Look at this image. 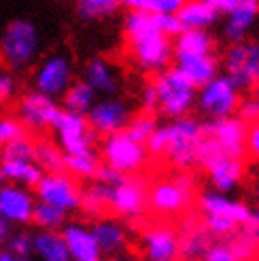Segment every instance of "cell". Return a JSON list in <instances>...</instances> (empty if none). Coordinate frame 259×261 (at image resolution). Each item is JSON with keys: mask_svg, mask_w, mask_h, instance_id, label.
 <instances>
[{"mask_svg": "<svg viewBox=\"0 0 259 261\" xmlns=\"http://www.w3.org/2000/svg\"><path fill=\"white\" fill-rule=\"evenodd\" d=\"M257 261H259V257H257Z\"/></svg>", "mask_w": 259, "mask_h": 261, "instance_id": "obj_57", "label": "cell"}, {"mask_svg": "<svg viewBox=\"0 0 259 261\" xmlns=\"http://www.w3.org/2000/svg\"><path fill=\"white\" fill-rule=\"evenodd\" d=\"M255 200H257V206H259V182H257V187H255Z\"/></svg>", "mask_w": 259, "mask_h": 261, "instance_id": "obj_54", "label": "cell"}, {"mask_svg": "<svg viewBox=\"0 0 259 261\" xmlns=\"http://www.w3.org/2000/svg\"><path fill=\"white\" fill-rule=\"evenodd\" d=\"M198 208L202 217H225L231 219L238 227H244L251 223V213L253 208L242 202L234 200L225 193H219L215 189H204L198 193Z\"/></svg>", "mask_w": 259, "mask_h": 261, "instance_id": "obj_16", "label": "cell"}, {"mask_svg": "<svg viewBox=\"0 0 259 261\" xmlns=\"http://www.w3.org/2000/svg\"><path fill=\"white\" fill-rule=\"evenodd\" d=\"M105 261H130L125 255H117V257H109V259H105Z\"/></svg>", "mask_w": 259, "mask_h": 261, "instance_id": "obj_53", "label": "cell"}, {"mask_svg": "<svg viewBox=\"0 0 259 261\" xmlns=\"http://www.w3.org/2000/svg\"><path fill=\"white\" fill-rule=\"evenodd\" d=\"M206 172H209V180H211V189L219 191V193H231L242 185L244 178V164L242 160H234V158H215L209 164H204Z\"/></svg>", "mask_w": 259, "mask_h": 261, "instance_id": "obj_22", "label": "cell"}, {"mask_svg": "<svg viewBox=\"0 0 259 261\" xmlns=\"http://www.w3.org/2000/svg\"><path fill=\"white\" fill-rule=\"evenodd\" d=\"M247 153L259 164V121L247 127Z\"/></svg>", "mask_w": 259, "mask_h": 261, "instance_id": "obj_48", "label": "cell"}, {"mask_svg": "<svg viewBox=\"0 0 259 261\" xmlns=\"http://www.w3.org/2000/svg\"><path fill=\"white\" fill-rule=\"evenodd\" d=\"M202 225L209 231L211 238H221V240L231 238L240 229L234 221L225 219V217H202Z\"/></svg>", "mask_w": 259, "mask_h": 261, "instance_id": "obj_40", "label": "cell"}, {"mask_svg": "<svg viewBox=\"0 0 259 261\" xmlns=\"http://www.w3.org/2000/svg\"><path fill=\"white\" fill-rule=\"evenodd\" d=\"M5 249H9L15 257H32V233L25 229L13 231Z\"/></svg>", "mask_w": 259, "mask_h": 261, "instance_id": "obj_42", "label": "cell"}, {"mask_svg": "<svg viewBox=\"0 0 259 261\" xmlns=\"http://www.w3.org/2000/svg\"><path fill=\"white\" fill-rule=\"evenodd\" d=\"M96 100H98L96 94L83 81H74L68 87L66 94L62 96V111L64 113H72V115L87 117V113L92 111Z\"/></svg>", "mask_w": 259, "mask_h": 261, "instance_id": "obj_30", "label": "cell"}, {"mask_svg": "<svg viewBox=\"0 0 259 261\" xmlns=\"http://www.w3.org/2000/svg\"><path fill=\"white\" fill-rule=\"evenodd\" d=\"M94 178H96V182H100V185H105V187H115V185H119L125 176L119 174L117 170H113V168H109L107 164H100Z\"/></svg>", "mask_w": 259, "mask_h": 261, "instance_id": "obj_46", "label": "cell"}, {"mask_svg": "<svg viewBox=\"0 0 259 261\" xmlns=\"http://www.w3.org/2000/svg\"><path fill=\"white\" fill-rule=\"evenodd\" d=\"M60 233L66 242L70 261H105L92 233V227L83 221H68Z\"/></svg>", "mask_w": 259, "mask_h": 261, "instance_id": "obj_20", "label": "cell"}, {"mask_svg": "<svg viewBox=\"0 0 259 261\" xmlns=\"http://www.w3.org/2000/svg\"><path fill=\"white\" fill-rule=\"evenodd\" d=\"M100 158L113 170H117L123 176H134L149 162V151L145 145L132 140L125 132L107 136L102 140Z\"/></svg>", "mask_w": 259, "mask_h": 261, "instance_id": "obj_9", "label": "cell"}, {"mask_svg": "<svg viewBox=\"0 0 259 261\" xmlns=\"http://www.w3.org/2000/svg\"><path fill=\"white\" fill-rule=\"evenodd\" d=\"M160 127L158 119H155V115H149V113H140V115H134L132 119H130L127 127H125V134L140 142V145H147L149 138L155 134V129Z\"/></svg>", "mask_w": 259, "mask_h": 261, "instance_id": "obj_37", "label": "cell"}, {"mask_svg": "<svg viewBox=\"0 0 259 261\" xmlns=\"http://www.w3.org/2000/svg\"><path fill=\"white\" fill-rule=\"evenodd\" d=\"M0 261H17V257L13 255L9 249H0Z\"/></svg>", "mask_w": 259, "mask_h": 261, "instance_id": "obj_51", "label": "cell"}, {"mask_svg": "<svg viewBox=\"0 0 259 261\" xmlns=\"http://www.w3.org/2000/svg\"><path fill=\"white\" fill-rule=\"evenodd\" d=\"M11 233H13V227L7 223V221L0 219V249H5L7 246V240H9Z\"/></svg>", "mask_w": 259, "mask_h": 261, "instance_id": "obj_50", "label": "cell"}, {"mask_svg": "<svg viewBox=\"0 0 259 261\" xmlns=\"http://www.w3.org/2000/svg\"><path fill=\"white\" fill-rule=\"evenodd\" d=\"M32 257L36 261H70L66 242L60 231H34L32 233Z\"/></svg>", "mask_w": 259, "mask_h": 261, "instance_id": "obj_27", "label": "cell"}, {"mask_svg": "<svg viewBox=\"0 0 259 261\" xmlns=\"http://www.w3.org/2000/svg\"><path fill=\"white\" fill-rule=\"evenodd\" d=\"M119 3L117 0H81L76 3V15L85 21L92 19H105L111 17L119 11Z\"/></svg>", "mask_w": 259, "mask_h": 261, "instance_id": "obj_36", "label": "cell"}, {"mask_svg": "<svg viewBox=\"0 0 259 261\" xmlns=\"http://www.w3.org/2000/svg\"><path fill=\"white\" fill-rule=\"evenodd\" d=\"M123 5L149 15H176L178 9L183 7V0H125Z\"/></svg>", "mask_w": 259, "mask_h": 261, "instance_id": "obj_38", "label": "cell"}, {"mask_svg": "<svg viewBox=\"0 0 259 261\" xmlns=\"http://www.w3.org/2000/svg\"><path fill=\"white\" fill-rule=\"evenodd\" d=\"M259 17V3L257 0H238V5L227 13L225 25H223V36L231 45H236L247 38L251 28L255 25Z\"/></svg>", "mask_w": 259, "mask_h": 261, "instance_id": "obj_24", "label": "cell"}, {"mask_svg": "<svg viewBox=\"0 0 259 261\" xmlns=\"http://www.w3.org/2000/svg\"><path fill=\"white\" fill-rule=\"evenodd\" d=\"M223 74L238 87V91H253L259 87V41H244L229 45L223 56Z\"/></svg>", "mask_w": 259, "mask_h": 261, "instance_id": "obj_7", "label": "cell"}, {"mask_svg": "<svg viewBox=\"0 0 259 261\" xmlns=\"http://www.w3.org/2000/svg\"><path fill=\"white\" fill-rule=\"evenodd\" d=\"M202 261H238L231 249L229 240H221V242H213L209 246V251L204 253Z\"/></svg>", "mask_w": 259, "mask_h": 261, "instance_id": "obj_45", "label": "cell"}, {"mask_svg": "<svg viewBox=\"0 0 259 261\" xmlns=\"http://www.w3.org/2000/svg\"><path fill=\"white\" fill-rule=\"evenodd\" d=\"M100 168V160L96 151H87L79 155H64V170L72 178H94Z\"/></svg>", "mask_w": 259, "mask_h": 261, "instance_id": "obj_33", "label": "cell"}, {"mask_svg": "<svg viewBox=\"0 0 259 261\" xmlns=\"http://www.w3.org/2000/svg\"><path fill=\"white\" fill-rule=\"evenodd\" d=\"M54 134L58 140V147L64 155H79V153L94 151L96 134L89 127L87 117L62 111L60 119L54 125Z\"/></svg>", "mask_w": 259, "mask_h": 261, "instance_id": "obj_14", "label": "cell"}, {"mask_svg": "<svg viewBox=\"0 0 259 261\" xmlns=\"http://www.w3.org/2000/svg\"><path fill=\"white\" fill-rule=\"evenodd\" d=\"M17 94V79L7 68H0V113Z\"/></svg>", "mask_w": 259, "mask_h": 261, "instance_id": "obj_43", "label": "cell"}, {"mask_svg": "<svg viewBox=\"0 0 259 261\" xmlns=\"http://www.w3.org/2000/svg\"><path fill=\"white\" fill-rule=\"evenodd\" d=\"M81 189L83 187L79 185V180L72 178L64 170V172L43 174V178L34 187V195H36V202L49 204L58 208V211L70 215L81 211Z\"/></svg>", "mask_w": 259, "mask_h": 261, "instance_id": "obj_11", "label": "cell"}, {"mask_svg": "<svg viewBox=\"0 0 259 261\" xmlns=\"http://www.w3.org/2000/svg\"><path fill=\"white\" fill-rule=\"evenodd\" d=\"M236 113H240V119L247 123V125L259 121V87L253 91L249 98L240 100V107H238Z\"/></svg>", "mask_w": 259, "mask_h": 261, "instance_id": "obj_44", "label": "cell"}, {"mask_svg": "<svg viewBox=\"0 0 259 261\" xmlns=\"http://www.w3.org/2000/svg\"><path fill=\"white\" fill-rule=\"evenodd\" d=\"M176 19L183 30H206L209 32L219 21V13L213 9L211 0H193V3H183L178 9Z\"/></svg>", "mask_w": 259, "mask_h": 261, "instance_id": "obj_25", "label": "cell"}, {"mask_svg": "<svg viewBox=\"0 0 259 261\" xmlns=\"http://www.w3.org/2000/svg\"><path fill=\"white\" fill-rule=\"evenodd\" d=\"M145 147L149 153L166 158V162L178 170H189L191 166L198 164L202 147V123L193 117L172 119L155 129Z\"/></svg>", "mask_w": 259, "mask_h": 261, "instance_id": "obj_2", "label": "cell"}, {"mask_svg": "<svg viewBox=\"0 0 259 261\" xmlns=\"http://www.w3.org/2000/svg\"><path fill=\"white\" fill-rule=\"evenodd\" d=\"M111 204V187H105L100 182H94L85 189H81V211L92 215V217H102Z\"/></svg>", "mask_w": 259, "mask_h": 261, "instance_id": "obj_32", "label": "cell"}, {"mask_svg": "<svg viewBox=\"0 0 259 261\" xmlns=\"http://www.w3.org/2000/svg\"><path fill=\"white\" fill-rule=\"evenodd\" d=\"M34 164L41 168L45 174L64 172V153L54 142L41 140V142H36V147H34Z\"/></svg>", "mask_w": 259, "mask_h": 261, "instance_id": "obj_34", "label": "cell"}, {"mask_svg": "<svg viewBox=\"0 0 259 261\" xmlns=\"http://www.w3.org/2000/svg\"><path fill=\"white\" fill-rule=\"evenodd\" d=\"M3 182H5V178H3V172H0V185H3Z\"/></svg>", "mask_w": 259, "mask_h": 261, "instance_id": "obj_56", "label": "cell"}, {"mask_svg": "<svg viewBox=\"0 0 259 261\" xmlns=\"http://www.w3.org/2000/svg\"><path fill=\"white\" fill-rule=\"evenodd\" d=\"M25 136V129L17 121V117L11 115H0V149H5L9 142Z\"/></svg>", "mask_w": 259, "mask_h": 261, "instance_id": "obj_41", "label": "cell"}, {"mask_svg": "<svg viewBox=\"0 0 259 261\" xmlns=\"http://www.w3.org/2000/svg\"><path fill=\"white\" fill-rule=\"evenodd\" d=\"M92 233L96 238V244L102 253V257H117L123 255L127 251V244H130V231L127 227L121 223L119 219H113V217H100L94 221Z\"/></svg>", "mask_w": 259, "mask_h": 261, "instance_id": "obj_21", "label": "cell"}, {"mask_svg": "<svg viewBox=\"0 0 259 261\" xmlns=\"http://www.w3.org/2000/svg\"><path fill=\"white\" fill-rule=\"evenodd\" d=\"M211 5H213V9L219 13V15H223V13L227 15V13L238 5V0H211Z\"/></svg>", "mask_w": 259, "mask_h": 261, "instance_id": "obj_49", "label": "cell"}, {"mask_svg": "<svg viewBox=\"0 0 259 261\" xmlns=\"http://www.w3.org/2000/svg\"><path fill=\"white\" fill-rule=\"evenodd\" d=\"M251 225L259 227V206L253 208V213H251Z\"/></svg>", "mask_w": 259, "mask_h": 261, "instance_id": "obj_52", "label": "cell"}, {"mask_svg": "<svg viewBox=\"0 0 259 261\" xmlns=\"http://www.w3.org/2000/svg\"><path fill=\"white\" fill-rule=\"evenodd\" d=\"M41 56V30L30 19H11L0 34V62L9 72L28 70Z\"/></svg>", "mask_w": 259, "mask_h": 261, "instance_id": "obj_3", "label": "cell"}, {"mask_svg": "<svg viewBox=\"0 0 259 261\" xmlns=\"http://www.w3.org/2000/svg\"><path fill=\"white\" fill-rule=\"evenodd\" d=\"M174 58L176 56H209L215 49V36L206 30H183L174 38Z\"/></svg>", "mask_w": 259, "mask_h": 261, "instance_id": "obj_28", "label": "cell"}, {"mask_svg": "<svg viewBox=\"0 0 259 261\" xmlns=\"http://www.w3.org/2000/svg\"><path fill=\"white\" fill-rule=\"evenodd\" d=\"M138 102H140V109H142V113H149V115H153L155 111H158V98H155V89H153V85H151V83H147L145 87H142Z\"/></svg>", "mask_w": 259, "mask_h": 261, "instance_id": "obj_47", "label": "cell"}, {"mask_svg": "<svg viewBox=\"0 0 259 261\" xmlns=\"http://www.w3.org/2000/svg\"><path fill=\"white\" fill-rule=\"evenodd\" d=\"M147 185L134 176H125L119 185L111 187L109 208L123 219H140L147 211Z\"/></svg>", "mask_w": 259, "mask_h": 261, "instance_id": "obj_18", "label": "cell"}, {"mask_svg": "<svg viewBox=\"0 0 259 261\" xmlns=\"http://www.w3.org/2000/svg\"><path fill=\"white\" fill-rule=\"evenodd\" d=\"M178 242H180V257L187 261H202L204 253L209 251V246L213 244L204 225L193 219L185 221L183 231L178 233Z\"/></svg>", "mask_w": 259, "mask_h": 261, "instance_id": "obj_26", "label": "cell"}, {"mask_svg": "<svg viewBox=\"0 0 259 261\" xmlns=\"http://www.w3.org/2000/svg\"><path fill=\"white\" fill-rule=\"evenodd\" d=\"M36 206V195L32 189L13 185V182H3L0 185V219L7 221L13 227H23L32 223Z\"/></svg>", "mask_w": 259, "mask_h": 261, "instance_id": "obj_15", "label": "cell"}, {"mask_svg": "<svg viewBox=\"0 0 259 261\" xmlns=\"http://www.w3.org/2000/svg\"><path fill=\"white\" fill-rule=\"evenodd\" d=\"M81 81L96 96H102V98H115V94L121 87V76H119L117 66L102 56H94L85 62Z\"/></svg>", "mask_w": 259, "mask_h": 261, "instance_id": "obj_19", "label": "cell"}, {"mask_svg": "<svg viewBox=\"0 0 259 261\" xmlns=\"http://www.w3.org/2000/svg\"><path fill=\"white\" fill-rule=\"evenodd\" d=\"M32 223L38 227V231H62V227L68 223V215L49 204L36 202Z\"/></svg>", "mask_w": 259, "mask_h": 261, "instance_id": "obj_35", "label": "cell"}, {"mask_svg": "<svg viewBox=\"0 0 259 261\" xmlns=\"http://www.w3.org/2000/svg\"><path fill=\"white\" fill-rule=\"evenodd\" d=\"M132 107L121 98H100L87 113V123L96 136H113L125 132V127L132 119Z\"/></svg>", "mask_w": 259, "mask_h": 261, "instance_id": "obj_13", "label": "cell"}, {"mask_svg": "<svg viewBox=\"0 0 259 261\" xmlns=\"http://www.w3.org/2000/svg\"><path fill=\"white\" fill-rule=\"evenodd\" d=\"M123 34L127 41V54L134 66L142 72L160 74L170 68L174 60V47L155 23V17L142 11L127 9L123 17Z\"/></svg>", "mask_w": 259, "mask_h": 261, "instance_id": "obj_1", "label": "cell"}, {"mask_svg": "<svg viewBox=\"0 0 259 261\" xmlns=\"http://www.w3.org/2000/svg\"><path fill=\"white\" fill-rule=\"evenodd\" d=\"M247 123L240 117H225L202 123V147L198 164H209L215 158L242 160L247 153Z\"/></svg>", "mask_w": 259, "mask_h": 261, "instance_id": "obj_4", "label": "cell"}, {"mask_svg": "<svg viewBox=\"0 0 259 261\" xmlns=\"http://www.w3.org/2000/svg\"><path fill=\"white\" fill-rule=\"evenodd\" d=\"M74 83V64L72 58L64 51L49 54L38 62V66L32 72V87L34 91L49 98H62Z\"/></svg>", "mask_w": 259, "mask_h": 261, "instance_id": "obj_8", "label": "cell"}, {"mask_svg": "<svg viewBox=\"0 0 259 261\" xmlns=\"http://www.w3.org/2000/svg\"><path fill=\"white\" fill-rule=\"evenodd\" d=\"M140 253L145 261H178V233L170 225H149L140 236Z\"/></svg>", "mask_w": 259, "mask_h": 261, "instance_id": "obj_17", "label": "cell"}, {"mask_svg": "<svg viewBox=\"0 0 259 261\" xmlns=\"http://www.w3.org/2000/svg\"><path fill=\"white\" fill-rule=\"evenodd\" d=\"M231 249L238 261H253L259 257V227L255 225H244L240 227L229 240Z\"/></svg>", "mask_w": 259, "mask_h": 261, "instance_id": "obj_31", "label": "cell"}, {"mask_svg": "<svg viewBox=\"0 0 259 261\" xmlns=\"http://www.w3.org/2000/svg\"><path fill=\"white\" fill-rule=\"evenodd\" d=\"M240 100L242 98L238 87L225 74H217L213 81L198 89L196 107L204 117H209V121H215V119H225V117H234V113L240 107Z\"/></svg>", "mask_w": 259, "mask_h": 261, "instance_id": "obj_10", "label": "cell"}, {"mask_svg": "<svg viewBox=\"0 0 259 261\" xmlns=\"http://www.w3.org/2000/svg\"><path fill=\"white\" fill-rule=\"evenodd\" d=\"M60 115H62L60 102L38 94L34 89L25 91L17 100V121L21 123L25 132L41 134L47 132V129H54Z\"/></svg>", "mask_w": 259, "mask_h": 261, "instance_id": "obj_12", "label": "cell"}, {"mask_svg": "<svg viewBox=\"0 0 259 261\" xmlns=\"http://www.w3.org/2000/svg\"><path fill=\"white\" fill-rule=\"evenodd\" d=\"M151 85L155 89V98H158V111L164 117H168L170 121L180 119V117H187L189 111L196 107L198 89L193 87L174 66L166 68L160 74H155Z\"/></svg>", "mask_w": 259, "mask_h": 261, "instance_id": "obj_5", "label": "cell"}, {"mask_svg": "<svg viewBox=\"0 0 259 261\" xmlns=\"http://www.w3.org/2000/svg\"><path fill=\"white\" fill-rule=\"evenodd\" d=\"M0 172H3L5 182L21 187H36L38 180L43 178V170L34 162H0Z\"/></svg>", "mask_w": 259, "mask_h": 261, "instance_id": "obj_29", "label": "cell"}, {"mask_svg": "<svg viewBox=\"0 0 259 261\" xmlns=\"http://www.w3.org/2000/svg\"><path fill=\"white\" fill-rule=\"evenodd\" d=\"M193 189H196V178L189 172L160 178L147 189V206L160 217H176L185 213L189 206Z\"/></svg>", "mask_w": 259, "mask_h": 261, "instance_id": "obj_6", "label": "cell"}, {"mask_svg": "<svg viewBox=\"0 0 259 261\" xmlns=\"http://www.w3.org/2000/svg\"><path fill=\"white\" fill-rule=\"evenodd\" d=\"M17 261H36L34 257H17Z\"/></svg>", "mask_w": 259, "mask_h": 261, "instance_id": "obj_55", "label": "cell"}, {"mask_svg": "<svg viewBox=\"0 0 259 261\" xmlns=\"http://www.w3.org/2000/svg\"><path fill=\"white\" fill-rule=\"evenodd\" d=\"M174 68L185 76V79L196 87H204L219 74V60L215 54L209 56H176Z\"/></svg>", "mask_w": 259, "mask_h": 261, "instance_id": "obj_23", "label": "cell"}, {"mask_svg": "<svg viewBox=\"0 0 259 261\" xmlns=\"http://www.w3.org/2000/svg\"><path fill=\"white\" fill-rule=\"evenodd\" d=\"M34 147L36 142L32 138L21 136L0 149V162H34Z\"/></svg>", "mask_w": 259, "mask_h": 261, "instance_id": "obj_39", "label": "cell"}]
</instances>
